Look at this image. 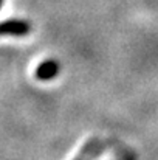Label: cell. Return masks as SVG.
Listing matches in <instances>:
<instances>
[{"mask_svg":"<svg viewBox=\"0 0 158 160\" xmlns=\"http://www.w3.org/2000/svg\"><path fill=\"white\" fill-rule=\"evenodd\" d=\"M31 31L30 23L23 20H6L0 23V34H8V36H25Z\"/></svg>","mask_w":158,"mask_h":160,"instance_id":"6da1fadb","label":"cell"},{"mask_svg":"<svg viewBox=\"0 0 158 160\" xmlns=\"http://www.w3.org/2000/svg\"><path fill=\"white\" fill-rule=\"evenodd\" d=\"M59 72V65L56 61H45L42 62L37 68H36V78L37 79H42V81H48V79H53Z\"/></svg>","mask_w":158,"mask_h":160,"instance_id":"7a4b0ae2","label":"cell"},{"mask_svg":"<svg viewBox=\"0 0 158 160\" xmlns=\"http://www.w3.org/2000/svg\"><path fill=\"white\" fill-rule=\"evenodd\" d=\"M0 6H2V0H0Z\"/></svg>","mask_w":158,"mask_h":160,"instance_id":"3957f363","label":"cell"}]
</instances>
